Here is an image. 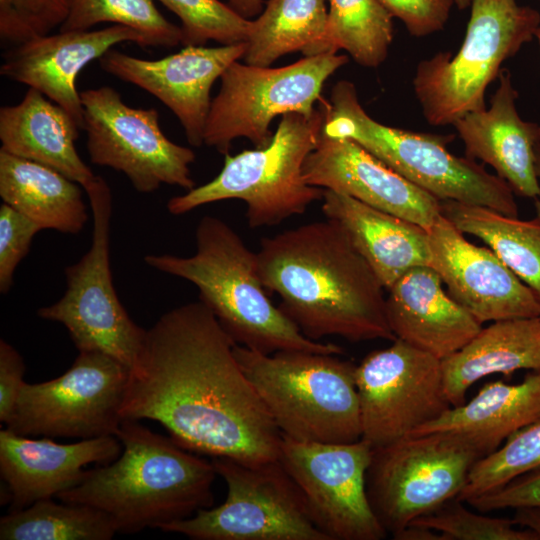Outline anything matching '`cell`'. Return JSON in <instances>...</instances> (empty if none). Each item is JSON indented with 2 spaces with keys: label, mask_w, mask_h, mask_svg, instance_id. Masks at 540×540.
Here are the masks:
<instances>
[{
  "label": "cell",
  "mask_w": 540,
  "mask_h": 540,
  "mask_svg": "<svg viewBox=\"0 0 540 540\" xmlns=\"http://www.w3.org/2000/svg\"><path fill=\"white\" fill-rule=\"evenodd\" d=\"M235 344L200 300L167 311L129 370L121 418L156 421L197 454L251 465L278 460L282 434Z\"/></svg>",
  "instance_id": "1"
},
{
  "label": "cell",
  "mask_w": 540,
  "mask_h": 540,
  "mask_svg": "<svg viewBox=\"0 0 540 540\" xmlns=\"http://www.w3.org/2000/svg\"><path fill=\"white\" fill-rule=\"evenodd\" d=\"M259 274L279 308L309 339L395 340L384 286L344 229L326 218L260 242Z\"/></svg>",
  "instance_id": "2"
},
{
  "label": "cell",
  "mask_w": 540,
  "mask_h": 540,
  "mask_svg": "<svg viewBox=\"0 0 540 540\" xmlns=\"http://www.w3.org/2000/svg\"><path fill=\"white\" fill-rule=\"evenodd\" d=\"M115 436L123 448L119 457L85 471L56 498L102 510L124 534L159 529L213 506L217 472L212 461L137 420H122Z\"/></svg>",
  "instance_id": "3"
},
{
  "label": "cell",
  "mask_w": 540,
  "mask_h": 540,
  "mask_svg": "<svg viewBox=\"0 0 540 540\" xmlns=\"http://www.w3.org/2000/svg\"><path fill=\"white\" fill-rule=\"evenodd\" d=\"M196 251L188 257L148 254L145 263L194 284L199 300L237 345L264 354L278 351L342 353L332 343L307 338L269 299L252 252L222 219L206 215L195 231Z\"/></svg>",
  "instance_id": "4"
},
{
  "label": "cell",
  "mask_w": 540,
  "mask_h": 540,
  "mask_svg": "<svg viewBox=\"0 0 540 540\" xmlns=\"http://www.w3.org/2000/svg\"><path fill=\"white\" fill-rule=\"evenodd\" d=\"M322 132L348 138L440 201H456L518 217L513 190L469 157L448 150L454 135L414 132L382 124L362 107L354 84L338 81L322 103Z\"/></svg>",
  "instance_id": "5"
},
{
  "label": "cell",
  "mask_w": 540,
  "mask_h": 540,
  "mask_svg": "<svg viewBox=\"0 0 540 540\" xmlns=\"http://www.w3.org/2000/svg\"><path fill=\"white\" fill-rule=\"evenodd\" d=\"M234 353L283 436L317 443L361 439L353 363L335 354H264L237 344Z\"/></svg>",
  "instance_id": "6"
},
{
  "label": "cell",
  "mask_w": 540,
  "mask_h": 540,
  "mask_svg": "<svg viewBox=\"0 0 540 540\" xmlns=\"http://www.w3.org/2000/svg\"><path fill=\"white\" fill-rule=\"evenodd\" d=\"M323 122L322 107L310 116L282 115L267 146L226 154L214 179L169 199V213L183 215L209 203L238 199L247 205L251 228L274 226L303 214L323 198L324 189L309 185L303 177L305 160L319 141Z\"/></svg>",
  "instance_id": "7"
},
{
  "label": "cell",
  "mask_w": 540,
  "mask_h": 540,
  "mask_svg": "<svg viewBox=\"0 0 540 540\" xmlns=\"http://www.w3.org/2000/svg\"><path fill=\"white\" fill-rule=\"evenodd\" d=\"M460 49L421 60L413 89L430 125L446 126L483 110L485 91L505 60L530 42L540 26L539 12L517 0H472Z\"/></svg>",
  "instance_id": "8"
},
{
  "label": "cell",
  "mask_w": 540,
  "mask_h": 540,
  "mask_svg": "<svg viewBox=\"0 0 540 540\" xmlns=\"http://www.w3.org/2000/svg\"><path fill=\"white\" fill-rule=\"evenodd\" d=\"M482 457L474 443L450 431L409 435L373 449L366 485L375 515L393 536L457 499Z\"/></svg>",
  "instance_id": "9"
},
{
  "label": "cell",
  "mask_w": 540,
  "mask_h": 540,
  "mask_svg": "<svg viewBox=\"0 0 540 540\" xmlns=\"http://www.w3.org/2000/svg\"><path fill=\"white\" fill-rule=\"evenodd\" d=\"M211 461L226 483L225 501L160 530L194 540H329L279 459L257 465L228 457Z\"/></svg>",
  "instance_id": "10"
},
{
  "label": "cell",
  "mask_w": 540,
  "mask_h": 540,
  "mask_svg": "<svg viewBox=\"0 0 540 540\" xmlns=\"http://www.w3.org/2000/svg\"><path fill=\"white\" fill-rule=\"evenodd\" d=\"M347 62L346 55L333 53L304 56L279 68L233 62L211 101L204 144L224 155L240 137L256 148L267 146L274 134L273 119L290 112L313 114L326 80Z\"/></svg>",
  "instance_id": "11"
},
{
  "label": "cell",
  "mask_w": 540,
  "mask_h": 540,
  "mask_svg": "<svg viewBox=\"0 0 540 540\" xmlns=\"http://www.w3.org/2000/svg\"><path fill=\"white\" fill-rule=\"evenodd\" d=\"M85 192L93 216L90 248L78 262L65 269L63 296L54 304L40 308L37 314L42 319L63 324L79 352H102L130 369L147 330L131 319L113 285L110 187L98 176Z\"/></svg>",
  "instance_id": "12"
},
{
  "label": "cell",
  "mask_w": 540,
  "mask_h": 540,
  "mask_svg": "<svg viewBox=\"0 0 540 540\" xmlns=\"http://www.w3.org/2000/svg\"><path fill=\"white\" fill-rule=\"evenodd\" d=\"M129 370L105 353L79 352L59 377L24 383L6 428L27 437L115 436Z\"/></svg>",
  "instance_id": "13"
},
{
  "label": "cell",
  "mask_w": 540,
  "mask_h": 540,
  "mask_svg": "<svg viewBox=\"0 0 540 540\" xmlns=\"http://www.w3.org/2000/svg\"><path fill=\"white\" fill-rule=\"evenodd\" d=\"M90 161L122 172L136 191L151 193L162 184L195 187L190 165L195 153L168 139L154 108L127 105L109 86L80 92Z\"/></svg>",
  "instance_id": "14"
},
{
  "label": "cell",
  "mask_w": 540,
  "mask_h": 540,
  "mask_svg": "<svg viewBox=\"0 0 540 540\" xmlns=\"http://www.w3.org/2000/svg\"><path fill=\"white\" fill-rule=\"evenodd\" d=\"M362 437L372 449L404 438L451 406L442 360L396 338L355 368Z\"/></svg>",
  "instance_id": "15"
},
{
  "label": "cell",
  "mask_w": 540,
  "mask_h": 540,
  "mask_svg": "<svg viewBox=\"0 0 540 540\" xmlns=\"http://www.w3.org/2000/svg\"><path fill=\"white\" fill-rule=\"evenodd\" d=\"M372 446L296 441L282 435L279 461L300 489L310 516L329 540H381L366 476Z\"/></svg>",
  "instance_id": "16"
},
{
  "label": "cell",
  "mask_w": 540,
  "mask_h": 540,
  "mask_svg": "<svg viewBox=\"0 0 540 540\" xmlns=\"http://www.w3.org/2000/svg\"><path fill=\"white\" fill-rule=\"evenodd\" d=\"M246 44L218 47L185 46L169 56L147 60L113 48L99 60L114 77L152 94L178 118L190 145L200 147L215 81L235 61L242 59Z\"/></svg>",
  "instance_id": "17"
},
{
  "label": "cell",
  "mask_w": 540,
  "mask_h": 540,
  "mask_svg": "<svg viewBox=\"0 0 540 540\" xmlns=\"http://www.w3.org/2000/svg\"><path fill=\"white\" fill-rule=\"evenodd\" d=\"M431 266L481 324L540 317V300L488 247L469 242L442 214L428 230Z\"/></svg>",
  "instance_id": "18"
},
{
  "label": "cell",
  "mask_w": 540,
  "mask_h": 540,
  "mask_svg": "<svg viewBox=\"0 0 540 540\" xmlns=\"http://www.w3.org/2000/svg\"><path fill=\"white\" fill-rule=\"evenodd\" d=\"M303 177L309 185L351 196L427 231L442 214L440 200L348 138L322 132L305 160Z\"/></svg>",
  "instance_id": "19"
},
{
  "label": "cell",
  "mask_w": 540,
  "mask_h": 540,
  "mask_svg": "<svg viewBox=\"0 0 540 540\" xmlns=\"http://www.w3.org/2000/svg\"><path fill=\"white\" fill-rule=\"evenodd\" d=\"M123 42L144 46L135 30L113 25L86 31H60L15 45L3 55L1 76L41 92L83 127V106L76 80L90 62Z\"/></svg>",
  "instance_id": "20"
},
{
  "label": "cell",
  "mask_w": 540,
  "mask_h": 540,
  "mask_svg": "<svg viewBox=\"0 0 540 540\" xmlns=\"http://www.w3.org/2000/svg\"><path fill=\"white\" fill-rule=\"evenodd\" d=\"M121 448L114 435L60 444L47 437L31 439L8 428L1 430L0 473L9 512L56 497L81 480L85 466L109 464L119 457Z\"/></svg>",
  "instance_id": "21"
},
{
  "label": "cell",
  "mask_w": 540,
  "mask_h": 540,
  "mask_svg": "<svg viewBox=\"0 0 540 540\" xmlns=\"http://www.w3.org/2000/svg\"><path fill=\"white\" fill-rule=\"evenodd\" d=\"M499 85L489 109L465 114L453 123L466 156L490 165L514 193L540 197L535 173V152L540 145V124L524 121L516 110L518 92L509 70L501 69Z\"/></svg>",
  "instance_id": "22"
},
{
  "label": "cell",
  "mask_w": 540,
  "mask_h": 540,
  "mask_svg": "<svg viewBox=\"0 0 540 540\" xmlns=\"http://www.w3.org/2000/svg\"><path fill=\"white\" fill-rule=\"evenodd\" d=\"M442 284L431 266H416L400 276L386 296L394 336L440 360L459 351L482 328Z\"/></svg>",
  "instance_id": "23"
},
{
  "label": "cell",
  "mask_w": 540,
  "mask_h": 540,
  "mask_svg": "<svg viewBox=\"0 0 540 540\" xmlns=\"http://www.w3.org/2000/svg\"><path fill=\"white\" fill-rule=\"evenodd\" d=\"M322 211L336 221L387 290L409 269L429 265L428 231L351 196L324 190Z\"/></svg>",
  "instance_id": "24"
},
{
  "label": "cell",
  "mask_w": 540,
  "mask_h": 540,
  "mask_svg": "<svg viewBox=\"0 0 540 540\" xmlns=\"http://www.w3.org/2000/svg\"><path fill=\"white\" fill-rule=\"evenodd\" d=\"M79 129L64 108L33 88L20 103L0 108L1 150L49 166L85 190L98 176L77 152Z\"/></svg>",
  "instance_id": "25"
},
{
  "label": "cell",
  "mask_w": 540,
  "mask_h": 540,
  "mask_svg": "<svg viewBox=\"0 0 540 540\" xmlns=\"http://www.w3.org/2000/svg\"><path fill=\"white\" fill-rule=\"evenodd\" d=\"M522 369L540 372V317L494 321L442 360L445 395L452 407L460 406L478 380Z\"/></svg>",
  "instance_id": "26"
},
{
  "label": "cell",
  "mask_w": 540,
  "mask_h": 540,
  "mask_svg": "<svg viewBox=\"0 0 540 540\" xmlns=\"http://www.w3.org/2000/svg\"><path fill=\"white\" fill-rule=\"evenodd\" d=\"M539 417L540 372L534 371L517 384L487 383L470 401L450 407L410 435L456 432L469 439L486 456L514 432Z\"/></svg>",
  "instance_id": "27"
},
{
  "label": "cell",
  "mask_w": 540,
  "mask_h": 540,
  "mask_svg": "<svg viewBox=\"0 0 540 540\" xmlns=\"http://www.w3.org/2000/svg\"><path fill=\"white\" fill-rule=\"evenodd\" d=\"M82 187L57 170L0 149V196L43 229L79 233L88 221Z\"/></svg>",
  "instance_id": "28"
},
{
  "label": "cell",
  "mask_w": 540,
  "mask_h": 540,
  "mask_svg": "<svg viewBox=\"0 0 540 540\" xmlns=\"http://www.w3.org/2000/svg\"><path fill=\"white\" fill-rule=\"evenodd\" d=\"M442 215L480 238L540 300V218L520 220L487 207L441 201Z\"/></svg>",
  "instance_id": "29"
},
{
  "label": "cell",
  "mask_w": 540,
  "mask_h": 540,
  "mask_svg": "<svg viewBox=\"0 0 540 540\" xmlns=\"http://www.w3.org/2000/svg\"><path fill=\"white\" fill-rule=\"evenodd\" d=\"M326 0H269L255 20L245 42L243 60L269 67L294 52L308 56L322 38L327 24Z\"/></svg>",
  "instance_id": "30"
},
{
  "label": "cell",
  "mask_w": 540,
  "mask_h": 540,
  "mask_svg": "<svg viewBox=\"0 0 540 540\" xmlns=\"http://www.w3.org/2000/svg\"><path fill=\"white\" fill-rule=\"evenodd\" d=\"M325 32L308 56L345 50L359 65L377 68L393 40V16L379 0H328Z\"/></svg>",
  "instance_id": "31"
},
{
  "label": "cell",
  "mask_w": 540,
  "mask_h": 540,
  "mask_svg": "<svg viewBox=\"0 0 540 540\" xmlns=\"http://www.w3.org/2000/svg\"><path fill=\"white\" fill-rule=\"evenodd\" d=\"M117 529L95 507L42 499L0 519L1 540H110Z\"/></svg>",
  "instance_id": "32"
},
{
  "label": "cell",
  "mask_w": 540,
  "mask_h": 540,
  "mask_svg": "<svg viewBox=\"0 0 540 540\" xmlns=\"http://www.w3.org/2000/svg\"><path fill=\"white\" fill-rule=\"evenodd\" d=\"M105 22L137 31L145 47L171 48L182 41L180 26L160 13L155 0H72L60 31H86Z\"/></svg>",
  "instance_id": "33"
},
{
  "label": "cell",
  "mask_w": 540,
  "mask_h": 540,
  "mask_svg": "<svg viewBox=\"0 0 540 540\" xmlns=\"http://www.w3.org/2000/svg\"><path fill=\"white\" fill-rule=\"evenodd\" d=\"M540 467V417L514 432L502 447L472 467L457 500L467 502Z\"/></svg>",
  "instance_id": "34"
},
{
  "label": "cell",
  "mask_w": 540,
  "mask_h": 540,
  "mask_svg": "<svg viewBox=\"0 0 540 540\" xmlns=\"http://www.w3.org/2000/svg\"><path fill=\"white\" fill-rule=\"evenodd\" d=\"M158 1L180 19L184 46H203L208 41L231 45L247 40L251 19L219 0Z\"/></svg>",
  "instance_id": "35"
},
{
  "label": "cell",
  "mask_w": 540,
  "mask_h": 540,
  "mask_svg": "<svg viewBox=\"0 0 540 540\" xmlns=\"http://www.w3.org/2000/svg\"><path fill=\"white\" fill-rule=\"evenodd\" d=\"M410 524L431 528L441 533L444 540H539L532 531L517 528L513 519L472 512L457 499Z\"/></svg>",
  "instance_id": "36"
},
{
  "label": "cell",
  "mask_w": 540,
  "mask_h": 540,
  "mask_svg": "<svg viewBox=\"0 0 540 540\" xmlns=\"http://www.w3.org/2000/svg\"><path fill=\"white\" fill-rule=\"evenodd\" d=\"M72 0H0V37L14 45L61 27Z\"/></svg>",
  "instance_id": "37"
},
{
  "label": "cell",
  "mask_w": 540,
  "mask_h": 540,
  "mask_svg": "<svg viewBox=\"0 0 540 540\" xmlns=\"http://www.w3.org/2000/svg\"><path fill=\"white\" fill-rule=\"evenodd\" d=\"M42 228L8 204L0 206V292L13 285L14 272L28 254L33 237Z\"/></svg>",
  "instance_id": "38"
},
{
  "label": "cell",
  "mask_w": 540,
  "mask_h": 540,
  "mask_svg": "<svg viewBox=\"0 0 540 540\" xmlns=\"http://www.w3.org/2000/svg\"><path fill=\"white\" fill-rule=\"evenodd\" d=\"M401 20L414 37H425L442 30L449 20L454 0H379Z\"/></svg>",
  "instance_id": "39"
},
{
  "label": "cell",
  "mask_w": 540,
  "mask_h": 540,
  "mask_svg": "<svg viewBox=\"0 0 540 540\" xmlns=\"http://www.w3.org/2000/svg\"><path fill=\"white\" fill-rule=\"evenodd\" d=\"M467 503L483 513L506 508L540 506V467L494 491L470 499Z\"/></svg>",
  "instance_id": "40"
},
{
  "label": "cell",
  "mask_w": 540,
  "mask_h": 540,
  "mask_svg": "<svg viewBox=\"0 0 540 540\" xmlns=\"http://www.w3.org/2000/svg\"><path fill=\"white\" fill-rule=\"evenodd\" d=\"M25 364L20 353L7 341H0V421H10L24 385Z\"/></svg>",
  "instance_id": "41"
},
{
  "label": "cell",
  "mask_w": 540,
  "mask_h": 540,
  "mask_svg": "<svg viewBox=\"0 0 540 540\" xmlns=\"http://www.w3.org/2000/svg\"><path fill=\"white\" fill-rule=\"evenodd\" d=\"M513 521L517 526L535 533L540 540V506L515 508Z\"/></svg>",
  "instance_id": "42"
},
{
  "label": "cell",
  "mask_w": 540,
  "mask_h": 540,
  "mask_svg": "<svg viewBox=\"0 0 540 540\" xmlns=\"http://www.w3.org/2000/svg\"><path fill=\"white\" fill-rule=\"evenodd\" d=\"M395 540H444L441 533L417 524H409L393 535Z\"/></svg>",
  "instance_id": "43"
},
{
  "label": "cell",
  "mask_w": 540,
  "mask_h": 540,
  "mask_svg": "<svg viewBox=\"0 0 540 540\" xmlns=\"http://www.w3.org/2000/svg\"><path fill=\"white\" fill-rule=\"evenodd\" d=\"M228 5L246 19L258 16L264 9L263 0H227Z\"/></svg>",
  "instance_id": "44"
},
{
  "label": "cell",
  "mask_w": 540,
  "mask_h": 540,
  "mask_svg": "<svg viewBox=\"0 0 540 540\" xmlns=\"http://www.w3.org/2000/svg\"><path fill=\"white\" fill-rule=\"evenodd\" d=\"M535 173L538 179H540V145L537 147L535 152ZM535 211H536V217L540 218V197L536 199L535 201Z\"/></svg>",
  "instance_id": "45"
},
{
  "label": "cell",
  "mask_w": 540,
  "mask_h": 540,
  "mask_svg": "<svg viewBox=\"0 0 540 540\" xmlns=\"http://www.w3.org/2000/svg\"><path fill=\"white\" fill-rule=\"evenodd\" d=\"M472 0H454V4L458 9L464 10L471 5Z\"/></svg>",
  "instance_id": "46"
},
{
  "label": "cell",
  "mask_w": 540,
  "mask_h": 540,
  "mask_svg": "<svg viewBox=\"0 0 540 540\" xmlns=\"http://www.w3.org/2000/svg\"><path fill=\"white\" fill-rule=\"evenodd\" d=\"M534 37L537 38L540 47V26L536 29Z\"/></svg>",
  "instance_id": "47"
}]
</instances>
